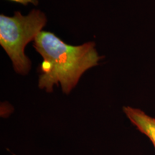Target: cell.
I'll use <instances>...</instances> for the list:
<instances>
[{
    "instance_id": "1",
    "label": "cell",
    "mask_w": 155,
    "mask_h": 155,
    "mask_svg": "<svg viewBox=\"0 0 155 155\" xmlns=\"http://www.w3.org/2000/svg\"><path fill=\"white\" fill-rule=\"evenodd\" d=\"M33 47L42 58L38 68V88L47 93L61 86L64 94H69L85 72L97 66L102 58L94 42L71 45L47 31L39 35Z\"/></svg>"
},
{
    "instance_id": "2",
    "label": "cell",
    "mask_w": 155,
    "mask_h": 155,
    "mask_svg": "<svg viewBox=\"0 0 155 155\" xmlns=\"http://www.w3.org/2000/svg\"><path fill=\"white\" fill-rule=\"evenodd\" d=\"M48 22L46 15L33 9L28 15L15 12L12 16L0 15V45L10 59L15 72L27 75L32 62L25 54V48L34 42Z\"/></svg>"
},
{
    "instance_id": "3",
    "label": "cell",
    "mask_w": 155,
    "mask_h": 155,
    "mask_svg": "<svg viewBox=\"0 0 155 155\" xmlns=\"http://www.w3.org/2000/svg\"><path fill=\"white\" fill-rule=\"evenodd\" d=\"M123 111L131 123L150 139L155 149V118L131 106H124Z\"/></svg>"
}]
</instances>
